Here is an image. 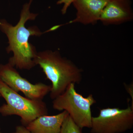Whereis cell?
I'll return each instance as SVG.
<instances>
[{"label": "cell", "instance_id": "7", "mask_svg": "<svg viewBox=\"0 0 133 133\" xmlns=\"http://www.w3.org/2000/svg\"><path fill=\"white\" fill-rule=\"evenodd\" d=\"M110 0H75L72 4L76 10L75 19L69 24H94L99 21L101 15Z\"/></svg>", "mask_w": 133, "mask_h": 133}, {"label": "cell", "instance_id": "1", "mask_svg": "<svg viewBox=\"0 0 133 133\" xmlns=\"http://www.w3.org/2000/svg\"><path fill=\"white\" fill-rule=\"evenodd\" d=\"M33 1L30 0L23 5L19 22L15 26L5 19L0 20V30L8 40L6 51L8 53L13 54L8 63L20 70H30L36 66L35 59L38 52L36 47L29 42V39L30 37H39L44 33L37 26L26 28L25 26L27 22L35 20L38 15L30 10Z\"/></svg>", "mask_w": 133, "mask_h": 133}, {"label": "cell", "instance_id": "3", "mask_svg": "<svg viewBox=\"0 0 133 133\" xmlns=\"http://www.w3.org/2000/svg\"><path fill=\"white\" fill-rule=\"evenodd\" d=\"M0 94L6 103L0 106L3 116L16 115L26 127L39 116L48 114L47 105L43 100L31 99L13 90L0 79Z\"/></svg>", "mask_w": 133, "mask_h": 133}, {"label": "cell", "instance_id": "14", "mask_svg": "<svg viewBox=\"0 0 133 133\" xmlns=\"http://www.w3.org/2000/svg\"><path fill=\"white\" fill-rule=\"evenodd\" d=\"M0 133H2L1 131V128H0Z\"/></svg>", "mask_w": 133, "mask_h": 133}, {"label": "cell", "instance_id": "10", "mask_svg": "<svg viewBox=\"0 0 133 133\" xmlns=\"http://www.w3.org/2000/svg\"><path fill=\"white\" fill-rule=\"evenodd\" d=\"M82 129L69 115L63 122L59 133H83Z\"/></svg>", "mask_w": 133, "mask_h": 133}, {"label": "cell", "instance_id": "9", "mask_svg": "<svg viewBox=\"0 0 133 133\" xmlns=\"http://www.w3.org/2000/svg\"><path fill=\"white\" fill-rule=\"evenodd\" d=\"M69 115L63 111L56 115H42L31 121L26 127L33 133H59L63 122Z\"/></svg>", "mask_w": 133, "mask_h": 133}, {"label": "cell", "instance_id": "5", "mask_svg": "<svg viewBox=\"0 0 133 133\" xmlns=\"http://www.w3.org/2000/svg\"><path fill=\"white\" fill-rule=\"evenodd\" d=\"M133 108L129 105L125 109L107 108L100 109L92 116L91 133H122L132 128Z\"/></svg>", "mask_w": 133, "mask_h": 133}, {"label": "cell", "instance_id": "12", "mask_svg": "<svg viewBox=\"0 0 133 133\" xmlns=\"http://www.w3.org/2000/svg\"><path fill=\"white\" fill-rule=\"evenodd\" d=\"M11 133H33L28 130L26 127L23 125L17 126L14 132Z\"/></svg>", "mask_w": 133, "mask_h": 133}, {"label": "cell", "instance_id": "4", "mask_svg": "<svg viewBox=\"0 0 133 133\" xmlns=\"http://www.w3.org/2000/svg\"><path fill=\"white\" fill-rule=\"evenodd\" d=\"M96 103L92 94L84 97L77 92L75 84L71 83L64 92L53 99L52 108L58 111H65L80 128H91V107Z\"/></svg>", "mask_w": 133, "mask_h": 133}, {"label": "cell", "instance_id": "8", "mask_svg": "<svg viewBox=\"0 0 133 133\" xmlns=\"http://www.w3.org/2000/svg\"><path fill=\"white\" fill-rule=\"evenodd\" d=\"M133 18L130 0H110L103 9L99 21L104 25L118 24Z\"/></svg>", "mask_w": 133, "mask_h": 133}, {"label": "cell", "instance_id": "15", "mask_svg": "<svg viewBox=\"0 0 133 133\" xmlns=\"http://www.w3.org/2000/svg\"><path fill=\"white\" fill-rule=\"evenodd\" d=\"M1 97V94H0V98Z\"/></svg>", "mask_w": 133, "mask_h": 133}, {"label": "cell", "instance_id": "11", "mask_svg": "<svg viewBox=\"0 0 133 133\" xmlns=\"http://www.w3.org/2000/svg\"><path fill=\"white\" fill-rule=\"evenodd\" d=\"M75 0H58L57 3V5L63 4L61 12L63 15H65L67 12V9L72 4Z\"/></svg>", "mask_w": 133, "mask_h": 133}, {"label": "cell", "instance_id": "2", "mask_svg": "<svg viewBox=\"0 0 133 133\" xmlns=\"http://www.w3.org/2000/svg\"><path fill=\"white\" fill-rule=\"evenodd\" d=\"M35 62L51 82L50 96L52 100L64 92L70 84H78L82 81L81 69L62 57L57 51L45 50L38 52Z\"/></svg>", "mask_w": 133, "mask_h": 133}, {"label": "cell", "instance_id": "6", "mask_svg": "<svg viewBox=\"0 0 133 133\" xmlns=\"http://www.w3.org/2000/svg\"><path fill=\"white\" fill-rule=\"evenodd\" d=\"M0 79L13 90L21 92L25 97L32 99L43 100L51 88V85L43 83H30L9 63L0 64Z\"/></svg>", "mask_w": 133, "mask_h": 133}, {"label": "cell", "instance_id": "13", "mask_svg": "<svg viewBox=\"0 0 133 133\" xmlns=\"http://www.w3.org/2000/svg\"><path fill=\"white\" fill-rule=\"evenodd\" d=\"M124 87L127 92L128 93L132 99V102L133 104V83H131L129 84H127L124 83Z\"/></svg>", "mask_w": 133, "mask_h": 133}]
</instances>
